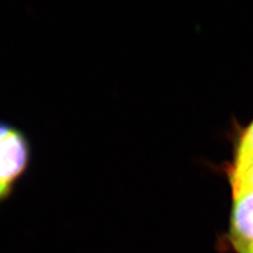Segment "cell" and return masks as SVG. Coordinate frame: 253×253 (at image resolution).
Here are the masks:
<instances>
[{
    "instance_id": "cell-2",
    "label": "cell",
    "mask_w": 253,
    "mask_h": 253,
    "mask_svg": "<svg viewBox=\"0 0 253 253\" xmlns=\"http://www.w3.org/2000/svg\"><path fill=\"white\" fill-rule=\"evenodd\" d=\"M231 239L240 253H253V190L234 193Z\"/></svg>"
},
{
    "instance_id": "cell-3",
    "label": "cell",
    "mask_w": 253,
    "mask_h": 253,
    "mask_svg": "<svg viewBox=\"0 0 253 253\" xmlns=\"http://www.w3.org/2000/svg\"><path fill=\"white\" fill-rule=\"evenodd\" d=\"M233 193L253 190V158H236L231 173Z\"/></svg>"
},
{
    "instance_id": "cell-4",
    "label": "cell",
    "mask_w": 253,
    "mask_h": 253,
    "mask_svg": "<svg viewBox=\"0 0 253 253\" xmlns=\"http://www.w3.org/2000/svg\"><path fill=\"white\" fill-rule=\"evenodd\" d=\"M236 158H253V122L248 126L240 140Z\"/></svg>"
},
{
    "instance_id": "cell-1",
    "label": "cell",
    "mask_w": 253,
    "mask_h": 253,
    "mask_svg": "<svg viewBox=\"0 0 253 253\" xmlns=\"http://www.w3.org/2000/svg\"><path fill=\"white\" fill-rule=\"evenodd\" d=\"M30 146L21 131L0 122V202L6 200L27 170Z\"/></svg>"
}]
</instances>
